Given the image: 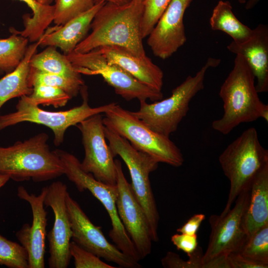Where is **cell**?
I'll return each mask as SVG.
<instances>
[{
	"label": "cell",
	"mask_w": 268,
	"mask_h": 268,
	"mask_svg": "<svg viewBox=\"0 0 268 268\" xmlns=\"http://www.w3.org/2000/svg\"><path fill=\"white\" fill-rule=\"evenodd\" d=\"M143 10L144 2L137 0L123 4L105 2L92 20L90 34L73 51L85 53L103 46H116L138 57L146 56L141 32Z\"/></svg>",
	"instance_id": "cell-1"
},
{
	"label": "cell",
	"mask_w": 268,
	"mask_h": 268,
	"mask_svg": "<svg viewBox=\"0 0 268 268\" xmlns=\"http://www.w3.org/2000/svg\"><path fill=\"white\" fill-rule=\"evenodd\" d=\"M255 79L246 60L237 54L233 67L220 89L224 113L221 118L212 122L214 130L227 134L241 123L260 118L268 121V106L260 99Z\"/></svg>",
	"instance_id": "cell-2"
},
{
	"label": "cell",
	"mask_w": 268,
	"mask_h": 268,
	"mask_svg": "<svg viewBox=\"0 0 268 268\" xmlns=\"http://www.w3.org/2000/svg\"><path fill=\"white\" fill-rule=\"evenodd\" d=\"M48 135L41 133L8 147L0 146V174L22 182H41L64 174L62 163L47 143Z\"/></svg>",
	"instance_id": "cell-3"
},
{
	"label": "cell",
	"mask_w": 268,
	"mask_h": 268,
	"mask_svg": "<svg viewBox=\"0 0 268 268\" xmlns=\"http://www.w3.org/2000/svg\"><path fill=\"white\" fill-rule=\"evenodd\" d=\"M220 63V59L208 58L195 75H189L172 90L169 97L150 104L140 101L139 110L133 114L151 130L169 137L186 116L192 98L203 89L207 69L217 67Z\"/></svg>",
	"instance_id": "cell-4"
},
{
	"label": "cell",
	"mask_w": 268,
	"mask_h": 268,
	"mask_svg": "<svg viewBox=\"0 0 268 268\" xmlns=\"http://www.w3.org/2000/svg\"><path fill=\"white\" fill-rule=\"evenodd\" d=\"M222 169L230 182L226 205L220 215L230 209L239 195L249 187L258 173L268 164V150L261 144L254 127L245 130L219 156Z\"/></svg>",
	"instance_id": "cell-5"
},
{
	"label": "cell",
	"mask_w": 268,
	"mask_h": 268,
	"mask_svg": "<svg viewBox=\"0 0 268 268\" xmlns=\"http://www.w3.org/2000/svg\"><path fill=\"white\" fill-rule=\"evenodd\" d=\"M104 114V125L127 139L136 149L149 155L159 163L176 167L183 165V154L169 137L151 130L133 112L114 102Z\"/></svg>",
	"instance_id": "cell-6"
},
{
	"label": "cell",
	"mask_w": 268,
	"mask_h": 268,
	"mask_svg": "<svg viewBox=\"0 0 268 268\" xmlns=\"http://www.w3.org/2000/svg\"><path fill=\"white\" fill-rule=\"evenodd\" d=\"M64 168V174L79 192L89 191L102 204L111 220L112 229L109 236L117 247L125 255L138 262L140 257L119 216L116 201L118 195L117 184H106L83 171L80 162L74 155L65 150H54Z\"/></svg>",
	"instance_id": "cell-7"
},
{
	"label": "cell",
	"mask_w": 268,
	"mask_h": 268,
	"mask_svg": "<svg viewBox=\"0 0 268 268\" xmlns=\"http://www.w3.org/2000/svg\"><path fill=\"white\" fill-rule=\"evenodd\" d=\"M104 132L114 155H119L129 169L132 191L147 216L152 240L157 242L159 215L149 175L157 168L159 162L149 155L134 148L127 139L105 125Z\"/></svg>",
	"instance_id": "cell-8"
},
{
	"label": "cell",
	"mask_w": 268,
	"mask_h": 268,
	"mask_svg": "<svg viewBox=\"0 0 268 268\" xmlns=\"http://www.w3.org/2000/svg\"><path fill=\"white\" fill-rule=\"evenodd\" d=\"M82 102L80 105L70 109L59 112H50L40 109L31 103L26 96L20 97L16 105V111L0 115V130L23 122L43 125L50 128L54 134V143L61 145L67 129L87 118L97 114L104 113L114 102L105 105L91 107L88 104L87 87L83 85L80 91Z\"/></svg>",
	"instance_id": "cell-9"
},
{
	"label": "cell",
	"mask_w": 268,
	"mask_h": 268,
	"mask_svg": "<svg viewBox=\"0 0 268 268\" xmlns=\"http://www.w3.org/2000/svg\"><path fill=\"white\" fill-rule=\"evenodd\" d=\"M75 70L80 74L101 75L115 93L126 100L137 99L139 102L161 100V91L140 82L120 67L109 63L96 49L85 53L74 51L66 55Z\"/></svg>",
	"instance_id": "cell-10"
},
{
	"label": "cell",
	"mask_w": 268,
	"mask_h": 268,
	"mask_svg": "<svg viewBox=\"0 0 268 268\" xmlns=\"http://www.w3.org/2000/svg\"><path fill=\"white\" fill-rule=\"evenodd\" d=\"M66 203L72 232L75 243L100 258L114 263L125 268H140L141 265L110 243L100 226L94 225L79 204L67 192Z\"/></svg>",
	"instance_id": "cell-11"
},
{
	"label": "cell",
	"mask_w": 268,
	"mask_h": 268,
	"mask_svg": "<svg viewBox=\"0 0 268 268\" xmlns=\"http://www.w3.org/2000/svg\"><path fill=\"white\" fill-rule=\"evenodd\" d=\"M250 187L239 195L234 206L225 214H213L209 217L211 232L207 248L202 258V265L218 255L238 252L246 240L248 236L244 220Z\"/></svg>",
	"instance_id": "cell-12"
},
{
	"label": "cell",
	"mask_w": 268,
	"mask_h": 268,
	"mask_svg": "<svg viewBox=\"0 0 268 268\" xmlns=\"http://www.w3.org/2000/svg\"><path fill=\"white\" fill-rule=\"evenodd\" d=\"M103 118L101 113L97 114L76 126L81 132L84 149V157L80 165L83 171L91 174L97 180L115 185V156L106 143Z\"/></svg>",
	"instance_id": "cell-13"
},
{
	"label": "cell",
	"mask_w": 268,
	"mask_h": 268,
	"mask_svg": "<svg viewBox=\"0 0 268 268\" xmlns=\"http://www.w3.org/2000/svg\"><path fill=\"white\" fill-rule=\"evenodd\" d=\"M118 195L116 201L120 219L140 259L151 252V232L147 216L126 179L120 160L115 159Z\"/></svg>",
	"instance_id": "cell-14"
},
{
	"label": "cell",
	"mask_w": 268,
	"mask_h": 268,
	"mask_svg": "<svg viewBox=\"0 0 268 268\" xmlns=\"http://www.w3.org/2000/svg\"><path fill=\"white\" fill-rule=\"evenodd\" d=\"M67 193V185L60 181L47 186L44 205L50 207L54 214V225L47 234L50 268H67L71 258L69 245L72 232L66 203Z\"/></svg>",
	"instance_id": "cell-15"
},
{
	"label": "cell",
	"mask_w": 268,
	"mask_h": 268,
	"mask_svg": "<svg viewBox=\"0 0 268 268\" xmlns=\"http://www.w3.org/2000/svg\"><path fill=\"white\" fill-rule=\"evenodd\" d=\"M46 192L47 186L42 189L38 195L29 193L21 186L17 188L18 197L28 202L32 212L31 225L23 224L15 234L20 244L27 252L28 268H45L47 212L44 207V200Z\"/></svg>",
	"instance_id": "cell-16"
},
{
	"label": "cell",
	"mask_w": 268,
	"mask_h": 268,
	"mask_svg": "<svg viewBox=\"0 0 268 268\" xmlns=\"http://www.w3.org/2000/svg\"><path fill=\"white\" fill-rule=\"evenodd\" d=\"M193 0H172L148 36L153 55L161 59L170 57L185 43L184 15Z\"/></svg>",
	"instance_id": "cell-17"
},
{
	"label": "cell",
	"mask_w": 268,
	"mask_h": 268,
	"mask_svg": "<svg viewBox=\"0 0 268 268\" xmlns=\"http://www.w3.org/2000/svg\"><path fill=\"white\" fill-rule=\"evenodd\" d=\"M227 49L236 55L243 56L250 67L255 78L258 93L268 91V26L259 24L252 29L250 36L244 41L231 42Z\"/></svg>",
	"instance_id": "cell-18"
},
{
	"label": "cell",
	"mask_w": 268,
	"mask_h": 268,
	"mask_svg": "<svg viewBox=\"0 0 268 268\" xmlns=\"http://www.w3.org/2000/svg\"><path fill=\"white\" fill-rule=\"evenodd\" d=\"M97 49L109 63L120 67L151 88L162 90L163 72L147 56L138 57L124 48L116 46H103Z\"/></svg>",
	"instance_id": "cell-19"
},
{
	"label": "cell",
	"mask_w": 268,
	"mask_h": 268,
	"mask_svg": "<svg viewBox=\"0 0 268 268\" xmlns=\"http://www.w3.org/2000/svg\"><path fill=\"white\" fill-rule=\"evenodd\" d=\"M105 2L98 1L88 11L48 30L38 40L39 46L58 47L65 55L70 54L85 38L95 14Z\"/></svg>",
	"instance_id": "cell-20"
},
{
	"label": "cell",
	"mask_w": 268,
	"mask_h": 268,
	"mask_svg": "<svg viewBox=\"0 0 268 268\" xmlns=\"http://www.w3.org/2000/svg\"><path fill=\"white\" fill-rule=\"evenodd\" d=\"M268 223V164L256 175L250 187L244 225L250 236Z\"/></svg>",
	"instance_id": "cell-21"
},
{
	"label": "cell",
	"mask_w": 268,
	"mask_h": 268,
	"mask_svg": "<svg viewBox=\"0 0 268 268\" xmlns=\"http://www.w3.org/2000/svg\"><path fill=\"white\" fill-rule=\"evenodd\" d=\"M39 46L38 41L28 46L23 59L16 67L0 79V109L9 100L29 96L32 93L33 87L29 80L30 61Z\"/></svg>",
	"instance_id": "cell-22"
},
{
	"label": "cell",
	"mask_w": 268,
	"mask_h": 268,
	"mask_svg": "<svg viewBox=\"0 0 268 268\" xmlns=\"http://www.w3.org/2000/svg\"><path fill=\"white\" fill-rule=\"evenodd\" d=\"M209 23L212 30L225 33L236 43L246 40L252 32V29L236 17L231 4L228 0H220L218 2L213 9Z\"/></svg>",
	"instance_id": "cell-23"
},
{
	"label": "cell",
	"mask_w": 268,
	"mask_h": 268,
	"mask_svg": "<svg viewBox=\"0 0 268 268\" xmlns=\"http://www.w3.org/2000/svg\"><path fill=\"white\" fill-rule=\"evenodd\" d=\"M30 67L38 70L59 75L79 81H84L81 74L74 69L66 55L61 54L56 47L48 46L42 52L34 54Z\"/></svg>",
	"instance_id": "cell-24"
},
{
	"label": "cell",
	"mask_w": 268,
	"mask_h": 268,
	"mask_svg": "<svg viewBox=\"0 0 268 268\" xmlns=\"http://www.w3.org/2000/svg\"><path fill=\"white\" fill-rule=\"evenodd\" d=\"M25 2L32 11V16L24 14L23 16L24 28L16 32L28 39L30 42H37L45 30L53 21L54 5H44L37 0H19Z\"/></svg>",
	"instance_id": "cell-25"
},
{
	"label": "cell",
	"mask_w": 268,
	"mask_h": 268,
	"mask_svg": "<svg viewBox=\"0 0 268 268\" xmlns=\"http://www.w3.org/2000/svg\"><path fill=\"white\" fill-rule=\"evenodd\" d=\"M12 34L0 39V73H8L13 70L23 59L28 43L27 38L18 34L14 29Z\"/></svg>",
	"instance_id": "cell-26"
},
{
	"label": "cell",
	"mask_w": 268,
	"mask_h": 268,
	"mask_svg": "<svg viewBox=\"0 0 268 268\" xmlns=\"http://www.w3.org/2000/svg\"><path fill=\"white\" fill-rule=\"evenodd\" d=\"M29 83L32 87L36 85H45L59 88L71 98L80 93L84 81H79L64 76L42 71L31 67L29 77Z\"/></svg>",
	"instance_id": "cell-27"
},
{
	"label": "cell",
	"mask_w": 268,
	"mask_h": 268,
	"mask_svg": "<svg viewBox=\"0 0 268 268\" xmlns=\"http://www.w3.org/2000/svg\"><path fill=\"white\" fill-rule=\"evenodd\" d=\"M237 252L250 260L268 264V223L249 236Z\"/></svg>",
	"instance_id": "cell-28"
},
{
	"label": "cell",
	"mask_w": 268,
	"mask_h": 268,
	"mask_svg": "<svg viewBox=\"0 0 268 268\" xmlns=\"http://www.w3.org/2000/svg\"><path fill=\"white\" fill-rule=\"evenodd\" d=\"M97 3V0H56L53 22L56 26L63 25L88 11Z\"/></svg>",
	"instance_id": "cell-29"
},
{
	"label": "cell",
	"mask_w": 268,
	"mask_h": 268,
	"mask_svg": "<svg viewBox=\"0 0 268 268\" xmlns=\"http://www.w3.org/2000/svg\"><path fill=\"white\" fill-rule=\"evenodd\" d=\"M0 266L9 268H28V254L25 249L16 242L0 234Z\"/></svg>",
	"instance_id": "cell-30"
},
{
	"label": "cell",
	"mask_w": 268,
	"mask_h": 268,
	"mask_svg": "<svg viewBox=\"0 0 268 268\" xmlns=\"http://www.w3.org/2000/svg\"><path fill=\"white\" fill-rule=\"evenodd\" d=\"M26 97L34 105H52L55 108L65 106L71 98L63 90L45 85L34 86L32 93Z\"/></svg>",
	"instance_id": "cell-31"
},
{
	"label": "cell",
	"mask_w": 268,
	"mask_h": 268,
	"mask_svg": "<svg viewBox=\"0 0 268 268\" xmlns=\"http://www.w3.org/2000/svg\"><path fill=\"white\" fill-rule=\"evenodd\" d=\"M172 0H146L141 22L142 39L148 36Z\"/></svg>",
	"instance_id": "cell-32"
},
{
	"label": "cell",
	"mask_w": 268,
	"mask_h": 268,
	"mask_svg": "<svg viewBox=\"0 0 268 268\" xmlns=\"http://www.w3.org/2000/svg\"><path fill=\"white\" fill-rule=\"evenodd\" d=\"M71 257L75 268H115L103 262L99 257L80 247L74 241L69 245Z\"/></svg>",
	"instance_id": "cell-33"
},
{
	"label": "cell",
	"mask_w": 268,
	"mask_h": 268,
	"mask_svg": "<svg viewBox=\"0 0 268 268\" xmlns=\"http://www.w3.org/2000/svg\"><path fill=\"white\" fill-rule=\"evenodd\" d=\"M202 251L199 246L187 261L182 259L176 253L169 251L161 259V264L166 268H202Z\"/></svg>",
	"instance_id": "cell-34"
},
{
	"label": "cell",
	"mask_w": 268,
	"mask_h": 268,
	"mask_svg": "<svg viewBox=\"0 0 268 268\" xmlns=\"http://www.w3.org/2000/svg\"><path fill=\"white\" fill-rule=\"evenodd\" d=\"M171 241L178 250L186 253L188 257L193 254L198 247L197 234H175L172 236Z\"/></svg>",
	"instance_id": "cell-35"
},
{
	"label": "cell",
	"mask_w": 268,
	"mask_h": 268,
	"mask_svg": "<svg viewBox=\"0 0 268 268\" xmlns=\"http://www.w3.org/2000/svg\"><path fill=\"white\" fill-rule=\"evenodd\" d=\"M230 268H268V264L248 259L238 252L228 254Z\"/></svg>",
	"instance_id": "cell-36"
},
{
	"label": "cell",
	"mask_w": 268,
	"mask_h": 268,
	"mask_svg": "<svg viewBox=\"0 0 268 268\" xmlns=\"http://www.w3.org/2000/svg\"><path fill=\"white\" fill-rule=\"evenodd\" d=\"M204 214H196L192 216L183 225L177 229V232L180 233L190 235L197 234V232L202 222L204 220Z\"/></svg>",
	"instance_id": "cell-37"
},
{
	"label": "cell",
	"mask_w": 268,
	"mask_h": 268,
	"mask_svg": "<svg viewBox=\"0 0 268 268\" xmlns=\"http://www.w3.org/2000/svg\"><path fill=\"white\" fill-rule=\"evenodd\" d=\"M228 254L218 255L204 263L202 268H230Z\"/></svg>",
	"instance_id": "cell-38"
},
{
	"label": "cell",
	"mask_w": 268,
	"mask_h": 268,
	"mask_svg": "<svg viewBox=\"0 0 268 268\" xmlns=\"http://www.w3.org/2000/svg\"><path fill=\"white\" fill-rule=\"evenodd\" d=\"M261 0H246L245 8L247 10L253 8Z\"/></svg>",
	"instance_id": "cell-39"
},
{
	"label": "cell",
	"mask_w": 268,
	"mask_h": 268,
	"mask_svg": "<svg viewBox=\"0 0 268 268\" xmlns=\"http://www.w3.org/2000/svg\"><path fill=\"white\" fill-rule=\"evenodd\" d=\"M9 179L8 176L0 174V188L3 186Z\"/></svg>",
	"instance_id": "cell-40"
},
{
	"label": "cell",
	"mask_w": 268,
	"mask_h": 268,
	"mask_svg": "<svg viewBox=\"0 0 268 268\" xmlns=\"http://www.w3.org/2000/svg\"><path fill=\"white\" fill-rule=\"evenodd\" d=\"M98 1L111 2L117 4H123L128 2L130 0H97Z\"/></svg>",
	"instance_id": "cell-41"
},
{
	"label": "cell",
	"mask_w": 268,
	"mask_h": 268,
	"mask_svg": "<svg viewBox=\"0 0 268 268\" xmlns=\"http://www.w3.org/2000/svg\"><path fill=\"white\" fill-rule=\"evenodd\" d=\"M37 1L44 5H50L53 0H37Z\"/></svg>",
	"instance_id": "cell-42"
},
{
	"label": "cell",
	"mask_w": 268,
	"mask_h": 268,
	"mask_svg": "<svg viewBox=\"0 0 268 268\" xmlns=\"http://www.w3.org/2000/svg\"><path fill=\"white\" fill-rule=\"evenodd\" d=\"M240 3H245L246 0H237Z\"/></svg>",
	"instance_id": "cell-43"
},
{
	"label": "cell",
	"mask_w": 268,
	"mask_h": 268,
	"mask_svg": "<svg viewBox=\"0 0 268 268\" xmlns=\"http://www.w3.org/2000/svg\"><path fill=\"white\" fill-rule=\"evenodd\" d=\"M139 0L140 1H141L142 2H144V1L146 0Z\"/></svg>",
	"instance_id": "cell-44"
}]
</instances>
